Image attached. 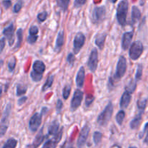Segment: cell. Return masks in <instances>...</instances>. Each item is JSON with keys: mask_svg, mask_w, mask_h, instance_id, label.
<instances>
[{"mask_svg": "<svg viewBox=\"0 0 148 148\" xmlns=\"http://www.w3.org/2000/svg\"><path fill=\"white\" fill-rule=\"evenodd\" d=\"M16 59L14 57L12 58L10 60V62H8V68H9V71L10 72H12V71H14V68H15V66H16Z\"/></svg>", "mask_w": 148, "mask_h": 148, "instance_id": "cell-34", "label": "cell"}, {"mask_svg": "<svg viewBox=\"0 0 148 148\" xmlns=\"http://www.w3.org/2000/svg\"><path fill=\"white\" fill-rule=\"evenodd\" d=\"M62 148H72L71 146H68V147H66V145H64L63 146H62Z\"/></svg>", "mask_w": 148, "mask_h": 148, "instance_id": "cell-50", "label": "cell"}, {"mask_svg": "<svg viewBox=\"0 0 148 148\" xmlns=\"http://www.w3.org/2000/svg\"><path fill=\"white\" fill-rule=\"evenodd\" d=\"M17 42L16 43V46L14 48V50L16 51L17 49H19L21 46V43L22 41H23V29L20 28L17 30Z\"/></svg>", "mask_w": 148, "mask_h": 148, "instance_id": "cell-24", "label": "cell"}, {"mask_svg": "<svg viewBox=\"0 0 148 148\" xmlns=\"http://www.w3.org/2000/svg\"><path fill=\"white\" fill-rule=\"evenodd\" d=\"M45 69H46V65L42 61H35L33 65V71L32 72L37 74V75H43V72H45Z\"/></svg>", "mask_w": 148, "mask_h": 148, "instance_id": "cell-15", "label": "cell"}, {"mask_svg": "<svg viewBox=\"0 0 148 148\" xmlns=\"http://www.w3.org/2000/svg\"><path fill=\"white\" fill-rule=\"evenodd\" d=\"M129 4L127 0H123L118 4L116 10V19L120 25L124 26L127 24V17Z\"/></svg>", "mask_w": 148, "mask_h": 148, "instance_id": "cell-2", "label": "cell"}, {"mask_svg": "<svg viewBox=\"0 0 148 148\" xmlns=\"http://www.w3.org/2000/svg\"><path fill=\"white\" fill-rule=\"evenodd\" d=\"M144 143H145V144L148 145V131H147V135H146L145 138V140H144Z\"/></svg>", "mask_w": 148, "mask_h": 148, "instance_id": "cell-49", "label": "cell"}, {"mask_svg": "<svg viewBox=\"0 0 148 148\" xmlns=\"http://www.w3.org/2000/svg\"><path fill=\"white\" fill-rule=\"evenodd\" d=\"M75 55H74V53H69L67 56L68 63H69L71 66H72L74 64V62H75Z\"/></svg>", "mask_w": 148, "mask_h": 148, "instance_id": "cell-42", "label": "cell"}, {"mask_svg": "<svg viewBox=\"0 0 148 148\" xmlns=\"http://www.w3.org/2000/svg\"><path fill=\"white\" fill-rule=\"evenodd\" d=\"M4 46H5V38H1V41H0V51L1 52L3 51Z\"/></svg>", "mask_w": 148, "mask_h": 148, "instance_id": "cell-46", "label": "cell"}, {"mask_svg": "<svg viewBox=\"0 0 148 148\" xmlns=\"http://www.w3.org/2000/svg\"><path fill=\"white\" fill-rule=\"evenodd\" d=\"M146 105H147V99L137 101V107L140 111H145Z\"/></svg>", "mask_w": 148, "mask_h": 148, "instance_id": "cell-36", "label": "cell"}, {"mask_svg": "<svg viewBox=\"0 0 148 148\" xmlns=\"http://www.w3.org/2000/svg\"><path fill=\"white\" fill-rule=\"evenodd\" d=\"M85 71L84 66H81L77 74L76 77V85L78 88H82L85 82Z\"/></svg>", "mask_w": 148, "mask_h": 148, "instance_id": "cell-17", "label": "cell"}, {"mask_svg": "<svg viewBox=\"0 0 148 148\" xmlns=\"http://www.w3.org/2000/svg\"><path fill=\"white\" fill-rule=\"evenodd\" d=\"M124 118H125V112L123 110H121L117 113L116 116V121L117 124L121 126L123 124Z\"/></svg>", "mask_w": 148, "mask_h": 148, "instance_id": "cell-29", "label": "cell"}, {"mask_svg": "<svg viewBox=\"0 0 148 148\" xmlns=\"http://www.w3.org/2000/svg\"><path fill=\"white\" fill-rule=\"evenodd\" d=\"M17 141L14 138H10L6 141L2 148H15L17 146Z\"/></svg>", "mask_w": 148, "mask_h": 148, "instance_id": "cell-28", "label": "cell"}, {"mask_svg": "<svg viewBox=\"0 0 148 148\" xmlns=\"http://www.w3.org/2000/svg\"><path fill=\"white\" fill-rule=\"evenodd\" d=\"M47 16H48V14L46 12H42L39 13V14H38L37 18H38V20L39 22L42 23V22H44L45 20H46V18H47Z\"/></svg>", "mask_w": 148, "mask_h": 148, "instance_id": "cell-37", "label": "cell"}, {"mask_svg": "<svg viewBox=\"0 0 148 148\" xmlns=\"http://www.w3.org/2000/svg\"><path fill=\"white\" fill-rule=\"evenodd\" d=\"M14 25L13 23L9 25L7 27H4V29L3 30V35L4 36V37L7 38V40H8L9 45L10 46H12L14 43Z\"/></svg>", "mask_w": 148, "mask_h": 148, "instance_id": "cell-13", "label": "cell"}, {"mask_svg": "<svg viewBox=\"0 0 148 148\" xmlns=\"http://www.w3.org/2000/svg\"><path fill=\"white\" fill-rule=\"evenodd\" d=\"M44 139H45V136L44 134H43V128H42L41 130L39 132L38 134L36 135V138H35V140H33V143L29 146V148H37L38 147H39V145L43 143Z\"/></svg>", "mask_w": 148, "mask_h": 148, "instance_id": "cell-18", "label": "cell"}, {"mask_svg": "<svg viewBox=\"0 0 148 148\" xmlns=\"http://www.w3.org/2000/svg\"><path fill=\"white\" fill-rule=\"evenodd\" d=\"M23 1H22V0H18V1H17V3L14 4V8H13V12H14V13L19 12L20 11V10L22 9V7H23Z\"/></svg>", "mask_w": 148, "mask_h": 148, "instance_id": "cell-35", "label": "cell"}, {"mask_svg": "<svg viewBox=\"0 0 148 148\" xmlns=\"http://www.w3.org/2000/svg\"><path fill=\"white\" fill-rule=\"evenodd\" d=\"M147 130H148V122L145 124V128H144V130H143V131L140 134V135H139L140 138H143V136H144V134H145V133Z\"/></svg>", "mask_w": 148, "mask_h": 148, "instance_id": "cell-47", "label": "cell"}, {"mask_svg": "<svg viewBox=\"0 0 148 148\" xmlns=\"http://www.w3.org/2000/svg\"><path fill=\"white\" fill-rule=\"evenodd\" d=\"M29 33H30V36H37V34L38 33V28L37 26H31L30 28L29 29Z\"/></svg>", "mask_w": 148, "mask_h": 148, "instance_id": "cell-39", "label": "cell"}, {"mask_svg": "<svg viewBox=\"0 0 148 148\" xmlns=\"http://www.w3.org/2000/svg\"><path fill=\"white\" fill-rule=\"evenodd\" d=\"M98 53L96 49H93L91 51L89 59L88 61V66L91 72H94L98 67Z\"/></svg>", "mask_w": 148, "mask_h": 148, "instance_id": "cell-10", "label": "cell"}, {"mask_svg": "<svg viewBox=\"0 0 148 148\" xmlns=\"http://www.w3.org/2000/svg\"><path fill=\"white\" fill-rule=\"evenodd\" d=\"M56 1L58 7L62 9V11L65 12L67 10L70 0H56Z\"/></svg>", "mask_w": 148, "mask_h": 148, "instance_id": "cell-26", "label": "cell"}, {"mask_svg": "<svg viewBox=\"0 0 148 148\" xmlns=\"http://www.w3.org/2000/svg\"><path fill=\"white\" fill-rule=\"evenodd\" d=\"M137 81L134 79V80H132L128 85L126 87V90L130 92V93H133L135 90L136 88H137Z\"/></svg>", "mask_w": 148, "mask_h": 148, "instance_id": "cell-30", "label": "cell"}, {"mask_svg": "<svg viewBox=\"0 0 148 148\" xmlns=\"http://www.w3.org/2000/svg\"><path fill=\"white\" fill-rule=\"evenodd\" d=\"M143 51H144V46H143V43L141 41L134 42L132 44L130 49V52H129L130 59L134 61L137 60L143 54Z\"/></svg>", "mask_w": 148, "mask_h": 148, "instance_id": "cell-4", "label": "cell"}, {"mask_svg": "<svg viewBox=\"0 0 148 148\" xmlns=\"http://www.w3.org/2000/svg\"><path fill=\"white\" fill-rule=\"evenodd\" d=\"M113 111H114V106H113L112 102L110 101L107 104L106 106L105 107L102 113L98 116V119H97L98 124L100 126H102V127H106L108 124L111 117H112Z\"/></svg>", "mask_w": 148, "mask_h": 148, "instance_id": "cell-1", "label": "cell"}, {"mask_svg": "<svg viewBox=\"0 0 148 148\" xmlns=\"http://www.w3.org/2000/svg\"><path fill=\"white\" fill-rule=\"evenodd\" d=\"M85 42V36L82 33H78L75 36L73 42V51L74 53L77 54L82 48L83 47Z\"/></svg>", "mask_w": 148, "mask_h": 148, "instance_id": "cell-9", "label": "cell"}, {"mask_svg": "<svg viewBox=\"0 0 148 148\" xmlns=\"http://www.w3.org/2000/svg\"><path fill=\"white\" fill-rule=\"evenodd\" d=\"M63 130L64 128L62 127L59 130V133H58L56 135L53 136V139H51V140H47V141L45 143V144L43 145V148H56L57 146L58 143L60 142V140H62V134H63Z\"/></svg>", "mask_w": 148, "mask_h": 148, "instance_id": "cell-12", "label": "cell"}, {"mask_svg": "<svg viewBox=\"0 0 148 148\" xmlns=\"http://www.w3.org/2000/svg\"><path fill=\"white\" fill-rule=\"evenodd\" d=\"M90 131V126L88 125V124H85V125L82 127L77 140L78 147L81 148L85 145V143H86L87 142V140H88Z\"/></svg>", "mask_w": 148, "mask_h": 148, "instance_id": "cell-11", "label": "cell"}, {"mask_svg": "<svg viewBox=\"0 0 148 148\" xmlns=\"http://www.w3.org/2000/svg\"><path fill=\"white\" fill-rule=\"evenodd\" d=\"M38 38V36H30V35L27 38V43H30V44H33V43H35L37 41Z\"/></svg>", "mask_w": 148, "mask_h": 148, "instance_id": "cell-41", "label": "cell"}, {"mask_svg": "<svg viewBox=\"0 0 148 148\" xmlns=\"http://www.w3.org/2000/svg\"><path fill=\"white\" fill-rule=\"evenodd\" d=\"M93 100H94L93 97H88V98H87V99H86V106L87 105L89 106L90 104L93 101Z\"/></svg>", "mask_w": 148, "mask_h": 148, "instance_id": "cell-48", "label": "cell"}, {"mask_svg": "<svg viewBox=\"0 0 148 148\" xmlns=\"http://www.w3.org/2000/svg\"><path fill=\"white\" fill-rule=\"evenodd\" d=\"M27 88L24 85L22 84H17L16 87V95L17 96H21V95H25L27 92Z\"/></svg>", "mask_w": 148, "mask_h": 148, "instance_id": "cell-25", "label": "cell"}, {"mask_svg": "<svg viewBox=\"0 0 148 148\" xmlns=\"http://www.w3.org/2000/svg\"><path fill=\"white\" fill-rule=\"evenodd\" d=\"M42 116L43 114L41 113H35L29 121V130L32 132H36L38 130L39 127L40 126L42 121Z\"/></svg>", "mask_w": 148, "mask_h": 148, "instance_id": "cell-7", "label": "cell"}, {"mask_svg": "<svg viewBox=\"0 0 148 148\" xmlns=\"http://www.w3.org/2000/svg\"><path fill=\"white\" fill-rule=\"evenodd\" d=\"M103 137V134L100 132H95L93 134V142L95 145H98L101 142Z\"/></svg>", "mask_w": 148, "mask_h": 148, "instance_id": "cell-32", "label": "cell"}, {"mask_svg": "<svg viewBox=\"0 0 148 148\" xmlns=\"http://www.w3.org/2000/svg\"><path fill=\"white\" fill-rule=\"evenodd\" d=\"M85 3H86V0H75L74 6H75V7H76V8H78V7L84 5Z\"/></svg>", "mask_w": 148, "mask_h": 148, "instance_id": "cell-43", "label": "cell"}, {"mask_svg": "<svg viewBox=\"0 0 148 148\" xmlns=\"http://www.w3.org/2000/svg\"><path fill=\"white\" fill-rule=\"evenodd\" d=\"M131 94L132 93L127 90H125V92L123 93V95H121V100H120V108L124 109L129 106L132 98Z\"/></svg>", "mask_w": 148, "mask_h": 148, "instance_id": "cell-16", "label": "cell"}, {"mask_svg": "<svg viewBox=\"0 0 148 148\" xmlns=\"http://www.w3.org/2000/svg\"><path fill=\"white\" fill-rule=\"evenodd\" d=\"M3 6L5 9H8L12 5V1L10 0H4L2 2Z\"/></svg>", "mask_w": 148, "mask_h": 148, "instance_id": "cell-44", "label": "cell"}, {"mask_svg": "<svg viewBox=\"0 0 148 148\" xmlns=\"http://www.w3.org/2000/svg\"><path fill=\"white\" fill-rule=\"evenodd\" d=\"M108 1H110V2L111 3H116V1H117V0H108Z\"/></svg>", "mask_w": 148, "mask_h": 148, "instance_id": "cell-51", "label": "cell"}, {"mask_svg": "<svg viewBox=\"0 0 148 148\" xmlns=\"http://www.w3.org/2000/svg\"><path fill=\"white\" fill-rule=\"evenodd\" d=\"M141 17V12L136 6H133L132 9V24H135Z\"/></svg>", "mask_w": 148, "mask_h": 148, "instance_id": "cell-20", "label": "cell"}, {"mask_svg": "<svg viewBox=\"0 0 148 148\" xmlns=\"http://www.w3.org/2000/svg\"><path fill=\"white\" fill-rule=\"evenodd\" d=\"M60 129H59V123L57 121H53L52 124L50 125V127H49V130H48L49 135H56L59 133Z\"/></svg>", "mask_w": 148, "mask_h": 148, "instance_id": "cell-23", "label": "cell"}, {"mask_svg": "<svg viewBox=\"0 0 148 148\" xmlns=\"http://www.w3.org/2000/svg\"><path fill=\"white\" fill-rule=\"evenodd\" d=\"M143 64H138L137 68V72H136V75H135V80L137 82L140 81L141 79L142 76H143Z\"/></svg>", "mask_w": 148, "mask_h": 148, "instance_id": "cell-31", "label": "cell"}, {"mask_svg": "<svg viewBox=\"0 0 148 148\" xmlns=\"http://www.w3.org/2000/svg\"><path fill=\"white\" fill-rule=\"evenodd\" d=\"M106 14L105 7H96L92 12V22L94 24H98L103 21Z\"/></svg>", "mask_w": 148, "mask_h": 148, "instance_id": "cell-6", "label": "cell"}, {"mask_svg": "<svg viewBox=\"0 0 148 148\" xmlns=\"http://www.w3.org/2000/svg\"><path fill=\"white\" fill-rule=\"evenodd\" d=\"M27 98L26 96H23L22 98H20L18 99V101H17V103H18L19 106H22L23 103H25V101H27Z\"/></svg>", "mask_w": 148, "mask_h": 148, "instance_id": "cell-45", "label": "cell"}, {"mask_svg": "<svg viewBox=\"0 0 148 148\" xmlns=\"http://www.w3.org/2000/svg\"><path fill=\"white\" fill-rule=\"evenodd\" d=\"M129 148H137L136 147H130Z\"/></svg>", "mask_w": 148, "mask_h": 148, "instance_id": "cell-52", "label": "cell"}, {"mask_svg": "<svg viewBox=\"0 0 148 148\" xmlns=\"http://www.w3.org/2000/svg\"><path fill=\"white\" fill-rule=\"evenodd\" d=\"M127 59H126L124 56H120L116 65V72L114 76V80L119 81V79H121L124 76V75H125L126 72H127Z\"/></svg>", "mask_w": 148, "mask_h": 148, "instance_id": "cell-3", "label": "cell"}, {"mask_svg": "<svg viewBox=\"0 0 148 148\" xmlns=\"http://www.w3.org/2000/svg\"><path fill=\"white\" fill-rule=\"evenodd\" d=\"M82 98H83V92L80 90L77 89L75 91L73 97L71 101L70 109L72 111H75L81 105Z\"/></svg>", "mask_w": 148, "mask_h": 148, "instance_id": "cell-8", "label": "cell"}, {"mask_svg": "<svg viewBox=\"0 0 148 148\" xmlns=\"http://www.w3.org/2000/svg\"><path fill=\"white\" fill-rule=\"evenodd\" d=\"M63 108V102L62 101V100L58 99L57 102H56V112L58 114L61 112V111Z\"/></svg>", "mask_w": 148, "mask_h": 148, "instance_id": "cell-40", "label": "cell"}, {"mask_svg": "<svg viewBox=\"0 0 148 148\" xmlns=\"http://www.w3.org/2000/svg\"><path fill=\"white\" fill-rule=\"evenodd\" d=\"M107 35L106 33H103V34L98 35L96 37L95 40V43L97 46L98 47V49L100 50H103L104 48V44H105L106 38Z\"/></svg>", "mask_w": 148, "mask_h": 148, "instance_id": "cell-22", "label": "cell"}, {"mask_svg": "<svg viewBox=\"0 0 148 148\" xmlns=\"http://www.w3.org/2000/svg\"><path fill=\"white\" fill-rule=\"evenodd\" d=\"M53 79H54L53 75H50V76L47 78L46 82H45L43 88H42V91H43V92H45V91L47 90L48 89H49V88L52 86V84H53Z\"/></svg>", "mask_w": 148, "mask_h": 148, "instance_id": "cell-27", "label": "cell"}, {"mask_svg": "<svg viewBox=\"0 0 148 148\" xmlns=\"http://www.w3.org/2000/svg\"><path fill=\"white\" fill-rule=\"evenodd\" d=\"M143 112H144V111H140L139 114L132 120L131 122H130V127H131L132 130H136L139 127L142 121Z\"/></svg>", "mask_w": 148, "mask_h": 148, "instance_id": "cell-21", "label": "cell"}, {"mask_svg": "<svg viewBox=\"0 0 148 148\" xmlns=\"http://www.w3.org/2000/svg\"><path fill=\"white\" fill-rule=\"evenodd\" d=\"M64 43V31H60L58 33L56 44H55V51L56 52L60 51L61 49L63 46Z\"/></svg>", "mask_w": 148, "mask_h": 148, "instance_id": "cell-19", "label": "cell"}, {"mask_svg": "<svg viewBox=\"0 0 148 148\" xmlns=\"http://www.w3.org/2000/svg\"><path fill=\"white\" fill-rule=\"evenodd\" d=\"M10 113H11V105L8 103L5 107L4 112H3L2 117L1 120V130H0V134L1 137H3L7 132L9 125V117H10Z\"/></svg>", "mask_w": 148, "mask_h": 148, "instance_id": "cell-5", "label": "cell"}, {"mask_svg": "<svg viewBox=\"0 0 148 148\" xmlns=\"http://www.w3.org/2000/svg\"><path fill=\"white\" fill-rule=\"evenodd\" d=\"M30 77L32 78L33 81H34V82H39L43 78V75H37V74L34 73V72H31V73H30Z\"/></svg>", "mask_w": 148, "mask_h": 148, "instance_id": "cell-38", "label": "cell"}, {"mask_svg": "<svg viewBox=\"0 0 148 148\" xmlns=\"http://www.w3.org/2000/svg\"><path fill=\"white\" fill-rule=\"evenodd\" d=\"M70 92H71V86L70 85H66V86L64 88L63 93H62L64 99L65 100L68 99L69 95H70Z\"/></svg>", "mask_w": 148, "mask_h": 148, "instance_id": "cell-33", "label": "cell"}, {"mask_svg": "<svg viewBox=\"0 0 148 148\" xmlns=\"http://www.w3.org/2000/svg\"><path fill=\"white\" fill-rule=\"evenodd\" d=\"M133 36H134V31H129L124 33L121 40V47L123 50H127L129 49Z\"/></svg>", "mask_w": 148, "mask_h": 148, "instance_id": "cell-14", "label": "cell"}]
</instances>
